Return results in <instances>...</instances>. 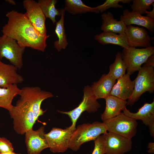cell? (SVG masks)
<instances>
[{
	"mask_svg": "<svg viewBox=\"0 0 154 154\" xmlns=\"http://www.w3.org/2000/svg\"><path fill=\"white\" fill-rule=\"evenodd\" d=\"M44 130V127L42 126L36 130L31 129L25 133V143L28 154H40L43 150L49 148Z\"/></svg>",
	"mask_w": 154,
	"mask_h": 154,
	"instance_id": "cell-12",
	"label": "cell"
},
{
	"mask_svg": "<svg viewBox=\"0 0 154 154\" xmlns=\"http://www.w3.org/2000/svg\"><path fill=\"white\" fill-rule=\"evenodd\" d=\"M94 38L99 43L103 45L108 44L117 45L123 48L129 47L125 33L117 34L111 32H103L96 35Z\"/></svg>",
	"mask_w": 154,
	"mask_h": 154,
	"instance_id": "cell-21",
	"label": "cell"
},
{
	"mask_svg": "<svg viewBox=\"0 0 154 154\" xmlns=\"http://www.w3.org/2000/svg\"><path fill=\"white\" fill-rule=\"evenodd\" d=\"M17 70L13 65L5 64L0 60V87L6 88L23 82L24 78L17 73Z\"/></svg>",
	"mask_w": 154,
	"mask_h": 154,
	"instance_id": "cell-16",
	"label": "cell"
},
{
	"mask_svg": "<svg viewBox=\"0 0 154 154\" xmlns=\"http://www.w3.org/2000/svg\"><path fill=\"white\" fill-rule=\"evenodd\" d=\"M123 113L127 116L133 119L140 120L148 126L151 135L154 137V100L151 103H145L136 113H132L126 107Z\"/></svg>",
	"mask_w": 154,
	"mask_h": 154,
	"instance_id": "cell-14",
	"label": "cell"
},
{
	"mask_svg": "<svg viewBox=\"0 0 154 154\" xmlns=\"http://www.w3.org/2000/svg\"><path fill=\"white\" fill-rule=\"evenodd\" d=\"M116 82V80L107 74H103L98 81L94 82L91 87L96 99H105L110 95L112 89Z\"/></svg>",
	"mask_w": 154,
	"mask_h": 154,
	"instance_id": "cell-19",
	"label": "cell"
},
{
	"mask_svg": "<svg viewBox=\"0 0 154 154\" xmlns=\"http://www.w3.org/2000/svg\"><path fill=\"white\" fill-rule=\"evenodd\" d=\"M61 17L56 23L55 33L58 40H55L54 44V47L58 52L62 49H65L68 44L64 27V19L65 10L64 9H60Z\"/></svg>",
	"mask_w": 154,
	"mask_h": 154,
	"instance_id": "cell-23",
	"label": "cell"
},
{
	"mask_svg": "<svg viewBox=\"0 0 154 154\" xmlns=\"http://www.w3.org/2000/svg\"><path fill=\"white\" fill-rule=\"evenodd\" d=\"M109 68V72L107 74L116 80L125 74L126 66L122 59L121 52H117L114 61L110 65Z\"/></svg>",
	"mask_w": 154,
	"mask_h": 154,
	"instance_id": "cell-25",
	"label": "cell"
},
{
	"mask_svg": "<svg viewBox=\"0 0 154 154\" xmlns=\"http://www.w3.org/2000/svg\"><path fill=\"white\" fill-rule=\"evenodd\" d=\"M57 0H39L41 9L46 18L50 19L54 24L56 23L55 18L57 16H61V10L56 9L55 5Z\"/></svg>",
	"mask_w": 154,
	"mask_h": 154,
	"instance_id": "cell-26",
	"label": "cell"
},
{
	"mask_svg": "<svg viewBox=\"0 0 154 154\" xmlns=\"http://www.w3.org/2000/svg\"><path fill=\"white\" fill-rule=\"evenodd\" d=\"M6 1L12 5H16L15 1L13 0H6Z\"/></svg>",
	"mask_w": 154,
	"mask_h": 154,
	"instance_id": "cell-33",
	"label": "cell"
},
{
	"mask_svg": "<svg viewBox=\"0 0 154 154\" xmlns=\"http://www.w3.org/2000/svg\"><path fill=\"white\" fill-rule=\"evenodd\" d=\"M111 90L110 95L126 100L129 99L133 92L135 80L132 81L127 73L118 79Z\"/></svg>",
	"mask_w": 154,
	"mask_h": 154,
	"instance_id": "cell-15",
	"label": "cell"
},
{
	"mask_svg": "<svg viewBox=\"0 0 154 154\" xmlns=\"http://www.w3.org/2000/svg\"><path fill=\"white\" fill-rule=\"evenodd\" d=\"M13 150L12 144L9 140L4 137H0V153Z\"/></svg>",
	"mask_w": 154,
	"mask_h": 154,
	"instance_id": "cell-30",
	"label": "cell"
},
{
	"mask_svg": "<svg viewBox=\"0 0 154 154\" xmlns=\"http://www.w3.org/2000/svg\"><path fill=\"white\" fill-rule=\"evenodd\" d=\"M106 106L101 117L103 121L113 118L120 114L126 107L127 101L110 95L105 99Z\"/></svg>",
	"mask_w": 154,
	"mask_h": 154,
	"instance_id": "cell-18",
	"label": "cell"
},
{
	"mask_svg": "<svg viewBox=\"0 0 154 154\" xmlns=\"http://www.w3.org/2000/svg\"><path fill=\"white\" fill-rule=\"evenodd\" d=\"M108 132L131 139L137 133V122L121 112L111 119L103 121Z\"/></svg>",
	"mask_w": 154,
	"mask_h": 154,
	"instance_id": "cell-6",
	"label": "cell"
},
{
	"mask_svg": "<svg viewBox=\"0 0 154 154\" xmlns=\"http://www.w3.org/2000/svg\"><path fill=\"white\" fill-rule=\"evenodd\" d=\"M122 57L126 66L127 73L130 75L138 71L148 59L154 54L153 46L142 48L129 47L123 48Z\"/></svg>",
	"mask_w": 154,
	"mask_h": 154,
	"instance_id": "cell-5",
	"label": "cell"
},
{
	"mask_svg": "<svg viewBox=\"0 0 154 154\" xmlns=\"http://www.w3.org/2000/svg\"><path fill=\"white\" fill-rule=\"evenodd\" d=\"M101 17L102 21L101 29L103 32H111L119 34L125 33L127 26L123 21H117L110 12L103 13Z\"/></svg>",
	"mask_w": 154,
	"mask_h": 154,
	"instance_id": "cell-20",
	"label": "cell"
},
{
	"mask_svg": "<svg viewBox=\"0 0 154 154\" xmlns=\"http://www.w3.org/2000/svg\"><path fill=\"white\" fill-rule=\"evenodd\" d=\"M83 93L82 101L76 108L68 112L58 111L59 113L67 115L70 117L72 122L70 127L74 131L76 128V125L78 119L83 112L86 111L88 113L94 112L101 107L97 101L90 86H85Z\"/></svg>",
	"mask_w": 154,
	"mask_h": 154,
	"instance_id": "cell-7",
	"label": "cell"
},
{
	"mask_svg": "<svg viewBox=\"0 0 154 154\" xmlns=\"http://www.w3.org/2000/svg\"><path fill=\"white\" fill-rule=\"evenodd\" d=\"M103 135L105 154H124L132 149L131 139L110 132H107Z\"/></svg>",
	"mask_w": 154,
	"mask_h": 154,
	"instance_id": "cell-11",
	"label": "cell"
},
{
	"mask_svg": "<svg viewBox=\"0 0 154 154\" xmlns=\"http://www.w3.org/2000/svg\"><path fill=\"white\" fill-rule=\"evenodd\" d=\"M107 132L104 123L98 121L90 123H84L78 126L70 137L68 148L76 151L83 143L95 141L102 134Z\"/></svg>",
	"mask_w": 154,
	"mask_h": 154,
	"instance_id": "cell-4",
	"label": "cell"
},
{
	"mask_svg": "<svg viewBox=\"0 0 154 154\" xmlns=\"http://www.w3.org/2000/svg\"><path fill=\"white\" fill-rule=\"evenodd\" d=\"M74 131L70 126L64 129L53 127L49 133H45L50 151L58 153L66 151Z\"/></svg>",
	"mask_w": 154,
	"mask_h": 154,
	"instance_id": "cell-9",
	"label": "cell"
},
{
	"mask_svg": "<svg viewBox=\"0 0 154 154\" xmlns=\"http://www.w3.org/2000/svg\"><path fill=\"white\" fill-rule=\"evenodd\" d=\"M7 23L3 27V35L15 40L21 46L44 52L50 35L42 36L34 28L25 13L14 10L6 15Z\"/></svg>",
	"mask_w": 154,
	"mask_h": 154,
	"instance_id": "cell-2",
	"label": "cell"
},
{
	"mask_svg": "<svg viewBox=\"0 0 154 154\" xmlns=\"http://www.w3.org/2000/svg\"><path fill=\"white\" fill-rule=\"evenodd\" d=\"M25 48L8 36H0V60L5 58L18 69L23 66V55Z\"/></svg>",
	"mask_w": 154,
	"mask_h": 154,
	"instance_id": "cell-8",
	"label": "cell"
},
{
	"mask_svg": "<svg viewBox=\"0 0 154 154\" xmlns=\"http://www.w3.org/2000/svg\"><path fill=\"white\" fill-rule=\"evenodd\" d=\"M129 47H142L145 48L151 46V38L145 29L131 25L127 26L125 31Z\"/></svg>",
	"mask_w": 154,
	"mask_h": 154,
	"instance_id": "cell-13",
	"label": "cell"
},
{
	"mask_svg": "<svg viewBox=\"0 0 154 154\" xmlns=\"http://www.w3.org/2000/svg\"><path fill=\"white\" fill-rule=\"evenodd\" d=\"M133 92L128 100L127 105H133L146 92L150 94L154 91V55L151 56L138 71L134 80Z\"/></svg>",
	"mask_w": 154,
	"mask_h": 154,
	"instance_id": "cell-3",
	"label": "cell"
},
{
	"mask_svg": "<svg viewBox=\"0 0 154 154\" xmlns=\"http://www.w3.org/2000/svg\"><path fill=\"white\" fill-rule=\"evenodd\" d=\"M122 0H106L103 4L96 7L98 11L103 12L112 7L122 8V6L119 4L122 3Z\"/></svg>",
	"mask_w": 154,
	"mask_h": 154,
	"instance_id": "cell-28",
	"label": "cell"
},
{
	"mask_svg": "<svg viewBox=\"0 0 154 154\" xmlns=\"http://www.w3.org/2000/svg\"><path fill=\"white\" fill-rule=\"evenodd\" d=\"M0 154H21L16 153L13 152V151L8 152L2 153H0Z\"/></svg>",
	"mask_w": 154,
	"mask_h": 154,
	"instance_id": "cell-34",
	"label": "cell"
},
{
	"mask_svg": "<svg viewBox=\"0 0 154 154\" xmlns=\"http://www.w3.org/2000/svg\"><path fill=\"white\" fill-rule=\"evenodd\" d=\"M94 141V147L92 154H105L106 153L103 135L98 136Z\"/></svg>",
	"mask_w": 154,
	"mask_h": 154,
	"instance_id": "cell-29",
	"label": "cell"
},
{
	"mask_svg": "<svg viewBox=\"0 0 154 154\" xmlns=\"http://www.w3.org/2000/svg\"><path fill=\"white\" fill-rule=\"evenodd\" d=\"M65 11L73 15L82 14L88 12L99 13L100 12L96 7L88 6L81 0H66L64 9Z\"/></svg>",
	"mask_w": 154,
	"mask_h": 154,
	"instance_id": "cell-24",
	"label": "cell"
},
{
	"mask_svg": "<svg viewBox=\"0 0 154 154\" xmlns=\"http://www.w3.org/2000/svg\"><path fill=\"white\" fill-rule=\"evenodd\" d=\"M120 20L123 21L126 26L135 24L145 27L151 33L154 31V20L127 9L123 10Z\"/></svg>",
	"mask_w": 154,
	"mask_h": 154,
	"instance_id": "cell-17",
	"label": "cell"
},
{
	"mask_svg": "<svg viewBox=\"0 0 154 154\" xmlns=\"http://www.w3.org/2000/svg\"><path fill=\"white\" fill-rule=\"evenodd\" d=\"M148 148L149 150L147 151L148 153H154V142H150L148 143Z\"/></svg>",
	"mask_w": 154,
	"mask_h": 154,
	"instance_id": "cell-32",
	"label": "cell"
},
{
	"mask_svg": "<svg viewBox=\"0 0 154 154\" xmlns=\"http://www.w3.org/2000/svg\"><path fill=\"white\" fill-rule=\"evenodd\" d=\"M131 5L132 11L141 15L145 13L147 9L151 8V6L154 3V0H133Z\"/></svg>",
	"mask_w": 154,
	"mask_h": 154,
	"instance_id": "cell-27",
	"label": "cell"
},
{
	"mask_svg": "<svg viewBox=\"0 0 154 154\" xmlns=\"http://www.w3.org/2000/svg\"><path fill=\"white\" fill-rule=\"evenodd\" d=\"M153 6L152 10L150 11H148L147 10L145 12V13L147 14L146 16L149 18L154 20V3L152 4Z\"/></svg>",
	"mask_w": 154,
	"mask_h": 154,
	"instance_id": "cell-31",
	"label": "cell"
},
{
	"mask_svg": "<svg viewBox=\"0 0 154 154\" xmlns=\"http://www.w3.org/2000/svg\"><path fill=\"white\" fill-rule=\"evenodd\" d=\"M21 90L17 84H12L7 87H0V107L10 111L13 106L12 100L17 95H19Z\"/></svg>",
	"mask_w": 154,
	"mask_h": 154,
	"instance_id": "cell-22",
	"label": "cell"
},
{
	"mask_svg": "<svg viewBox=\"0 0 154 154\" xmlns=\"http://www.w3.org/2000/svg\"><path fill=\"white\" fill-rule=\"evenodd\" d=\"M21 90L19 99L9 112L13 119L14 130L23 135L33 129L38 117L45 112L41 108L42 102L53 95L38 86H25Z\"/></svg>",
	"mask_w": 154,
	"mask_h": 154,
	"instance_id": "cell-1",
	"label": "cell"
},
{
	"mask_svg": "<svg viewBox=\"0 0 154 154\" xmlns=\"http://www.w3.org/2000/svg\"><path fill=\"white\" fill-rule=\"evenodd\" d=\"M23 5L26 10L25 14L34 28L42 36L47 35L46 18L38 2L33 0H24Z\"/></svg>",
	"mask_w": 154,
	"mask_h": 154,
	"instance_id": "cell-10",
	"label": "cell"
}]
</instances>
